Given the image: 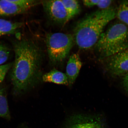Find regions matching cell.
<instances>
[{
    "label": "cell",
    "instance_id": "cell-1",
    "mask_svg": "<svg viewBox=\"0 0 128 128\" xmlns=\"http://www.w3.org/2000/svg\"><path fill=\"white\" fill-rule=\"evenodd\" d=\"M15 60L10 73L12 92L24 95L34 88L41 79L42 54L36 42L26 37L18 38L12 42Z\"/></svg>",
    "mask_w": 128,
    "mask_h": 128
},
{
    "label": "cell",
    "instance_id": "cell-2",
    "mask_svg": "<svg viewBox=\"0 0 128 128\" xmlns=\"http://www.w3.org/2000/svg\"><path fill=\"white\" fill-rule=\"evenodd\" d=\"M116 17V11L110 7L92 13L77 24L74 28L75 41L80 48H90L96 44L108 24Z\"/></svg>",
    "mask_w": 128,
    "mask_h": 128
},
{
    "label": "cell",
    "instance_id": "cell-3",
    "mask_svg": "<svg viewBox=\"0 0 128 128\" xmlns=\"http://www.w3.org/2000/svg\"><path fill=\"white\" fill-rule=\"evenodd\" d=\"M101 58L104 60L128 48V26L116 22L103 32L96 44Z\"/></svg>",
    "mask_w": 128,
    "mask_h": 128
},
{
    "label": "cell",
    "instance_id": "cell-4",
    "mask_svg": "<svg viewBox=\"0 0 128 128\" xmlns=\"http://www.w3.org/2000/svg\"><path fill=\"white\" fill-rule=\"evenodd\" d=\"M74 41V36L71 34L62 33L48 34L46 43L50 61L55 64L63 61L69 54Z\"/></svg>",
    "mask_w": 128,
    "mask_h": 128
},
{
    "label": "cell",
    "instance_id": "cell-5",
    "mask_svg": "<svg viewBox=\"0 0 128 128\" xmlns=\"http://www.w3.org/2000/svg\"><path fill=\"white\" fill-rule=\"evenodd\" d=\"M104 60L106 68L113 76H124L128 73V48Z\"/></svg>",
    "mask_w": 128,
    "mask_h": 128
},
{
    "label": "cell",
    "instance_id": "cell-6",
    "mask_svg": "<svg viewBox=\"0 0 128 128\" xmlns=\"http://www.w3.org/2000/svg\"><path fill=\"white\" fill-rule=\"evenodd\" d=\"M42 3L45 12L53 22L65 24L70 20L62 0L43 1Z\"/></svg>",
    "mask_w": 128,
    "mask_h": 128
},
{
    "label": "cell",
    "instance_id": "cell-7",
    "mask_svg": "<svg viewBox=\"0 0 128 128\" xmlns=\"http://www.w3.org/2000/svg\"><path fill=\"white\" fill-rule=\"evenodd\" d=\"M70 121L66 128H106L100 121L83 116H74Z\"/></svg>",
    "mask_w": 128,
    "mask_h": 128
},
{
    "label": "cell",
    "instance_id": "cell-8",
    "mask_svg": "<svg viewBox=\"0 0 128 128\" xmlns=\"http://www.w3.org/2000/svg\"><path fill=\"white\" fill-rule=\"evenodd\" d=\"M82 65V62L78 54H74L70 56L67 63L66 71L70 86H71L76 81Z\"/></svg>",
    "mask_w": 128,
    "mask_h": 128
},
{
    "label": "cell",
    "instance_id": "cell-9",
    "mask_svg": "<svg viewBox=\"0 0 128 128\" xmlns=\"http://www.w3.org/2000/svg\"><path fill=\"white\" fill-rule=\"evenodd\" d=\"M26 11L18 6L12 0H0V17H8L22 14Z\"/></svg>",
    "mask_w": 128,
    "mask_h": 128
},
{
    "label": "cell",
    "instance_id": "cell-10",
    "mask_svg": "<svg viewBox=\"0 0 128 128\" xmlns=\"http://www.w3.org/2000/svg\"><path fill=\"white\" fill-rule=\"evenodd\" d=\"M43 81L46 82L68 85V82L66 74L54 69L45 74L42 76Z\"/></svg>",
    "mask_w": 128,
    "mask_h": 128
},
{
    "label": "cell",
    "instance_id": "cell-11",
    "mask_svg": "<svg viewBox=\"0 0 128 128\" xmlns=\"http://www.w3.org/2000/svg\"><path fill=\"white\" fill-rule=\"evenodd\" d=\"M23 25L22 22H12L0 18V36L17 33Z\"/></svg>",
    "mask_w": 128,
    "mask_h": 128
},
{
    "label": "cell",
    "instance_id": "cell-12",
    "mask_svg": "<svg viewBox=\"0 0 128 128\" xmlns=\"http://www.w3.org/2000/svg\"><path fill=\"white\" fill-rule=\"evenodd\" d=\"M0 117L7 120L10 119L6 94L5 88H0Z\"/></svg>",
    "mask_w": 128,
    "mask_h": 128
},
{
    "label": "cell",
    "instance_id": "cell-13",
    "mask_svg": "<svg viewBox=\"0 0 128 128\" xmlns=\"http://www.w3.org/2000/svg\"><path fill=\"white\" fill-rule=\"evenodd\" d=\"M70 20L78 15L80 11L79 2L76 0H62Z\"/></svg>",
    "mask_w": 128,
    "mask_h": 128
},
{
    "label": "cell",
    "instance_id": "cell-14",
    "mask_svg": "<svg viewBox=\"0 0 128 128\" xmlns=\"http://www.w3.org/2000/svg\"><path fill=\"white\" fill-rule=\"evenodd\" d=\"M116 17L120 22L128 26V0L120 3L116 11Z\"/></svg>",
    "mask_w": 128,
    "mask_h": 128
},
{
    "label": "cell",
    "instance_id": "cell-15",
    "mask_svg": "<svg viewBox=\"0 0 128 128\" xmlns=\"http://www.w3.org/2000/svg\"><path fill=\"white\" fill-rule=\"evenodd\" d=\"M12 1L26 11L40 3L39 1L34 0H12Z\"/></svg>",
    "mask_w": 128,
    "mask_h": 128
},
{
    "label": "cell",
    "instance_id": "cell-16",
    "mask_svg": "<svg viewBox=\"0 0 128 128\" xmlns=\"http://www.w3.org/2000/svg\"><path fill=\"white\" fill-rule=\"evenodd\" d=\"M10 54V50L9 48L4 45L0 44V65L7 61Z\"/></svg>",
    "mask_w": 128,
    "mask_h": 128
},
{
    "label": "cell",
    "instance_id": "cell-17",
    "mask_svg": "<svg viewBox=\"0 0 128 128\" xmlns=\"http://www.w3.org/2000/svg\"><path fill=\"white\" fill-rule=\"evenodd\" d=\"M12 64L13 63H10L0 66V83L4 80L8 72L12 68Z\"/></svg>",
    "mask_w": 128,
    "mask_h": 128
},
{
    "label": "cell",
    "instance_id": "cell-18",
    "mask_svg": "<svg viewBox=\"0 0 128 128\" xmlns=\"http://www.w3.org/2000/svg\"><path fill=\"white\" fill-rule=\"evenodd\" d=\"M113 1L111 0H100L97 6L101 10L105 9L110 7Z\"/></svg>",
    "mask_w": 128,
    "mask_h": 128
},
{
    "label": "cell",
    "instance_id": "cell-19",
    "mask_svg": "<svg viewBox=\"0 0 128 128\" xmlns=\"http://www.w3.org/2000/svg\"><path fill=\"white\" fill-rule=\"evenodd\" d=\"M100 0H86L83 1V3L87 7H91L97 6Z\"/></svg>",
    "mask_w": 128,
    "mask_h": 128
},
{
    "label": "cell",
    "instance_id": "cell-20",
    "mask_svg": "<svg viewBox=\"0 0 128 128\" xmlns=\"http://www.w3.org/2000/svg\"><path fill=\"white\" fill-rule=\"evenodd\" d=\"M123 80V84L126 90L128 92V73L124 76Z\"/></svg>",
    "mask_w": 128,
    "mask_h": 128
}]
</instances>
